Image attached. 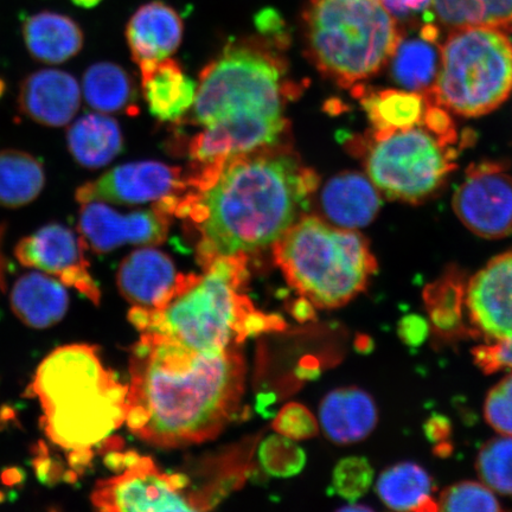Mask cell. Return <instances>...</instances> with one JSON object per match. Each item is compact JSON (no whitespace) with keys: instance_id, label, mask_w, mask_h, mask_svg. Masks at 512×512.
<instances>
[{"instance_id":"cell-1","label":"cell","mask_w":512,"mask_h":512,"mask_svg":"<svg viewBox=\"0 0 512 512\" xmlns=\"http://www.w3.org/2000/svg\"><path fill=\"white\" fill-rule=\"evenodd\" d=\"M246 374L240 345L204 354L143 332L130 358L128 430L162 448L213 440L238 415Z\"/></svg>"},{"instance_id":"cell-2","label":"cell","mask_w":512,"mask_h":512,"mask_svg":"<svg viewBox=\"0 0 512 512\" xmlns=\"http://www.w3.org/2000/svg\"><path fill=\"white\" fill-rule=\"evenodd\" d=\"M319 178L294 152L278 144L229 158L219 178L198 194L178 198L174 217L200 234L202 268L221 256L273 246L298 220Z\"/></svg>"},{"instance_id":"cell-3","label":"cell","mask_w":512,"mask_h":512,"mask_svg":"<svg viewBox=\"0 0 512 512\" xmlns=\"http://www.w3.org/2000/svg\"><path fill=\"white\" fill-rule=\"evenodd\" d=\"M203 271L179 274L175 293L160 309L133 306L130 322L142 334L168 336L204 354H220L249 336L285 329L283 318L259 311L243 293L249 279L247 254L221 256Z\"/></svg>"},{"instance_id":"cell-4","label":"cell","mask_w":512,"mask_h":512,"mask_svg":"<svg viewBox=\"0 0 512 512\" xmlns=\"http://www.w3.org/2000/svg\"><path fill=\"white\" fill-rule=\"evenodd\" d=\"M28 393L40 402L48 439L68 452L105 445L126 421L128 386L102 364L94 345L69 344L50 352Z\"/></svg>"},{"instance_id":"cell-5","label":"cell","mask_w":512,"mask_h":512,"mask_svg":"<svg viewBox=\"0 0 512 512\" xmlns=\"http://www.w3.org/2000/svg\"><path fill=\"white\" fill-rule=\"evenodd\" d=\"M275 264L293 290L319 309H337L366 291L377 272L369 241L343 229L302 216L274 243Z\"/></svg>"},{"instance_id":"cell-6","label":"cell","mask_w":512,"mask_h":512,"mask_svg":"<svg viewBox=\"0 0 512 512\" xmlns=\"http://www.w3.org/2000/svg\"><path fill=\"white\" fill-rule=\"evenodd\" d=\"M303 23L310 59L343 88L373 78L402 40L381 0H309Z\"/></svg>"},{"instance_id":"cell-7","label":"cell","mask_w":512,"mask_h":512,"mask_svg":"<svg viewBox=\"0 0 512 512\" xmlns=\"http://www.w3.org/2000/svg\"><path fill=\"white\" fill-rule=\"evenodd\" d=\"M512 93V42L505 32L469 27L451 30L440 49L428 104L476 118L495 111Z\"/></svg>"},{"instance_id":"cell-8","label":"cell","mask_w":512,"mask_h":512,"mask_svg":"<svg viewBox=\"0 0 512 512\" xmlns=\"http://www.w3.org/2000/svg\"><path fill=\"white\" fill-rule=\"evenodd\" d=\"M284 67L266 43L249 40L227 47L201 73L192 105L195 120L204 127L236 115L285 118L294 92Z\"/></svg>"},{"instance_id":"cell-9","label":"cell","mask_w":512,"mask_h":512,"mask_svg":"<svg viewBox=\"0 0 512 512\" xmlns=\"http://www.w3.org/2000/svg\"><path fill=\"white\" fill-rule=\"evenodd\" d=\"M457 151L424 127L371 140L364 165L375 187L392 200L418 204L443 187L456 169Z\"/></svg>"},{"instance_id":"cell-10","label":"cell","mask_w":512,"mask_h":512,"mask_svg":"<svg viewBox=\"0 0 512 512\" xmlns=\"http://www.w3.org/2000/svg\"><path fill=\"white\" fill-rule=\"evenodd\" d=\"M105 462L120 475L96 483L91 499L100 511H207L201 497L188 491L187 476L160 471L149 457L112 452Z\"/></svg>"},{"instance_id":"cell-11","label":"cell","mask_w":512,"mask_h":512,"mask_svg":"<svg viewBox=\"0 0 512 512\" xmlns=\"http://www.w3.org/2000/svg\"><path fill=\"white\" fill-rule=\"evenodd\" d=\"M453 209L480 238H507L512 234V176L501 163L471 165L454 194Z\"/></svg>"},{"instance_id":"cell-12","label":"cell","mask_w":512,"mask_h":512,"mask_svg":"<svg viewBox=\"0 0 512 512\" xmlns=\"http://www.w3.org/2000/svg\"><path fill=\"white\" fill-rule=\"evenodd\" d=\"M85 243L64 224L51 222L19 240L15 256L19 264L53 275L66 287H73L95 305L101 293L89 272Z\"/></svg>"},{"instance_id":"cell-13","label":"cell","mask_w":512,"mask_h":512,"mask_svg":"<svg viewBox=\"0 0 512 512\" xmlns=\"http://www.w3.org/2000/svg\"><path fill=\"white\" fill-rule=\"evenodd\" d=\"M192 190L182 170L158 162H139L117 166L93 182L81 185L76 201L117 204L159 202ZM194 191V190H192Z\"/></svg>"},{"instance_id":"cell-14","label":"cell","mask_w":512,"mask_h":512,"mask_svg":"<svg viewBox=\"0 0 512 512\" xmlns=\"http://www.w3.org/2000/svg\"><path fill=\"white\" fill-rule=\"evenodd\" d=\"M78 227L86 248L104 254L125 245H162L168 238L170 216L155 208L120 214L95 201L82 204Z\"/></svg>"},{"instance_id":"cell-15","label":"cell","mask_w":512,"mask_h":512,"mask_svg":"<svg viewBox=\"0 0 512 512\" xmlns=\"http://www.w3.org/2000/svg\"><path fill=\"white\" fill-rule=\"evenodd\" d=\"M288 124L285 118L265 115H236L204 126L192 137L189 155L200 165L222 162L243 153L279 143Z\"/></svg>"},{"instance_id":"cell-16","label":"cell","mask_w":512,"mask_h":512,"mask_svg":"<svg viewBox=\"0 0 512 512\" xmlns=\"http://www.w3.org/2000/svg\"><path fill=\"white\" fill-rule=\"evenodd\" d=\"M471 323L492 341L512 335V249L492 259L466 286Z\"/></svg>"},{"instance_id":"cell-17","label":"cell","mask_w":512,"mask_h":512,"mask_svg":"<svg viewBox=\"0 0 512 512\" xmlns=\"http://www.w3.org/2000/svg\"><path fill=\"white\" fill-rule=\"evenodd\" d=\"M17 105L19 112L38 125L66 126L79 112L81 88L63 70H37L21 82Z\"/></svg>"},{"instance_id":"cell-18","label":"cell","mask_w":512,"mask_h":512,"mask_svg":"<svg viewBox=\"0 0 512 512\" xmlns=\"http://www.w3.org/2000/svg\"><path fill=\"white\" fill-rule=\"evenodd\" d=\"M179 274L174 262L155 248L132 252L121 262L117 284L134 306L160 309L175 293Z\"/></svg>"},{"instance_id":"cell-19","label":"cell","mask_w":512,"mask_h":512,"mask_svg":"<svg viewBox=\"0 0 512 512\" xmlns=\"http://www.w3.org/2000/svg\"><path fill=\"white\" fill-rule=\"evenodd\" d=\"M182 17L170 5L155 0L140 6L126 28L132 59L140 70L169 59L181 46Z\"/></svg>"},{"instance_id":"cell-20","label":"cell","mask_w":512,"mask_h":512,"mask_svg":"<svg viewBox=\"0 0 512 512\" xmlns=\"http://www.w3.org/2000/svg\"><path fill=\"white\" fill-rule=\"evenodd\" d=\"M379 422L376 403L366 390L339 388L325 396L319 408V424L332 443H360L374 432Z\"/></svg>"},{"instance_id":"cell-21","label":"cell","mask_w":512,"mask_h":512,"mask_svg":"<svg viewBox=\"0 0 512 512\" xmlns=\"http://www.w3.org/2000/svg\"><path fill=\"white\" fill-rule=\"evenodd\" d=\"M320 207L338 228L367 227L381 209L379 189L358 172H342L324 185Z\"/></svg>"},{"instance_id":"cell-22","label":"cell","mask_w":512,"mask_h":512,"mask_svg":"<svg viewBox=\"0 0 512 512\" xmlns=\"http://www.w3.org/2000/svg\"><path fill=\"white\" fill-rule=\"evenodd\" d=\"M14 315L31 329L44 330L59 324L66 316L69 297L59 279L40 271L19 277L10 292Z\"/></svg>"},{"instance_id":"cell-23","label":"cell","mask_w":512,"mask_h":512,"mask_svg":"<svg viewBox=\"0 0 512 512\" xmlns=\"http://www.w3.org/2000/svg\"><path fill=\"white\" fill-rule=\"evenodd\" d=\"M22 34L32 59L51 66L73 59L85 41L73 18L54 11L37 12L25 19Z\"/></svg>"},{"instance_id":"cell-24","label":"cell","mask_w":512,"mask_h":512,"mask_svg":"<svg viewBox=\"0 0 512 512\" xmlns=\"http://www.w3.org/2000/svg\"><path fill=\"white\" fill-rule=\"evenodd\" d=\"M140 72L145 100L153 117L176 121L194 105L195 82L175 60L169 57Z\"/></svg>"},{"instance_id":"cell-25","label":"cell","mask_w":512,"mask_h":512,"mask_svg":"<svg viewBox=\"0 0 512 512\" xmlns=\"http://www.w3.org/2000/svg\"><path fill=\"white\" fill-rule=\"evenodd\" d=\"M67 145L70 155L83 168L100 169L123 151L120 127L105 114L83 115L69 127Z\"/></svg>"},{"instance_id":"cell-26","label":"cell","mask_w":512,"mask_h":512,"mask_svg":"<svg viewBox=\"0 0 512 512\" xmlns=\"http://www.w3.org/2000/svg\"><path fill=\"white\" fill-rule=\"evenodd\" d=\"M362 106L373 124L374 139L392 136L421 125L427 106L425 96L407 89H384L362 94Z\"/></svg>"},{"instance_id":"cell-27","label":"cell","mask_w":512,"mask_h":512,"mask_svg":"<svg viewBox=\"0 0 512 512\" xmlns=\"http://www.w3.org/2000/svg\"><path fill=\"white\" fill-rule=\"evenodd\" d=\"M376 492L387 508L395 511H435L433 482L418 464L405 462L388 467L377 479Z\"/></svg>"},{"instance_id":"cell-28","label":"cell","mask_w":512,"mask_h":512,"mask_svg":"<svg viewBox=\"0 0 512 512\" xmlns=\"http://www.w3.org/2000/svg\"><path fill=\"white\" fill-rule=\"evenodd\" d=\"M43 163L29 152L0 151V207L18 209L37 200L46 187Z\"/></svg>"},{"instance_id":"cell-29","label":"cell","mask_w":512,"mask_h":512,"mask_svg":"<svg viewBox=\"0 0 512 512\" xmlns=\"http://www.w3.org/2000/svg\"><path fill=\"white\" fill-rule=\"evenodd\" d=\"M432 8L439 23L450 30L512 31V0H432Z\"/></svg>"},{"instance_id":"cell-30","label":"cell","mask_w":512,"mask_h":512,"mask_svg":"<svg viewBox=\"0 0 512 512\" xmlns=\"http://www.w3.org/2000/svg\"><path fill=\"white\" fill-rule=\"evenodd\" d=\"M82 92L87 104L100 113L133 110L136 99L130 75L110 62L95 63L86 70Z\"/></svg>"},{"instance_id":"cell-31","label":"cell","mask_w":512,"mask_h":512,"mask_svg":"<svg viewBox=\"0 0 512 512\" xmlns=\"http://www.w3.org/2000/svg\"><path fill=\"white\" fill-rule=\"evenodd\" d=\"M390 60L393 78L401 87L422 95L431 91L440 64V53L434 41L421 35L401 40Z\"/></svg>"},{"instance_id":"cell-32","label":"cell","mask_w":512,"mask_h":512,"mask_svg":"<svg viewBox=\"0 0 512 512\" xmlns=\"http://www.w3.org/2000/svg\"><path fill=\"white\" fill-rule=\"evenodd\" d=\"M476 470L482 483L504 496H512V438L488 441L478 453Z\"/></svg>"},{"instance_id":"cell-33","label":"cell","mask_w":512,"mask_h":512,"mask_svg":"<svg viewBox=\"0 0 512 512\" xmlns=\"http://www.w3.org/2000/svg\"><path fill=\"white\" fill-rule=\"evenodd\" d=\"M438 510L443 511H501L495 492L483 483L463 482L451 486L440 495Z\"/></svg>"},{"instance_id":"cell-34","label":"cell","mask_w":512,"mask_h":512,"mask_svg":"<svg viewBox=\"0 0 512 512\" xmlns=\"http://www.w3.org/2000/svg\"><path fill=\"white\" fill-rule=\"evenodd\" d=\"M373 482V466L363 457L342 459L332 475V488L336 494L351 503L366 495Z\"/></svg>"},{"instance_id":"cell-35","label":"cell","mask_w":512,"mask_h":512,"mask_svg":"<svg viewBox=\"0 0 512 512\" xmlns=\"http://www.w3.org/2000/svg\"><path fill=\"white\" fill-rule=\"evenodd\" d=\"M260 460L266 471L273 476L297 475L303 470L305 453L302 448L284 435L268 438L260 450Z\"/></svg>"},{"instance_id":"cell-36","label":"cell","mask_w":512,"mask_h":512,"mask_svg":"<svg viewBox=\"0 0 512 512\" xmlns=\"http://www.w3.org/2000/svg\"><path fill=\"white\" fill-rule=\"evenodd\" d=\"M431 290L438 294V300L431 303L434 324L443 330L452 329L459 323L460 306L465 303V286L460 284L458 275L453 274L447 275Z\"/></svg>"},{"instance_id":"cell-37","label":"cell","mask_w":512,"mask_h":512,"mask_svg":"<svg viewBox=\"0 0 512 512\" xmlns=\"http://www.w3.org/2000/svg\"><path fill=\"white\" fill-rule=\"evenodd\" d=\"M484 416L496 432L512 438V373L499 381L486 396Z\"/></svg>"},{"instance_id":"cell-38","label":"cell","mask_w":512,"mask_h":512,"mask_svg":"<svg viewBox=\"0 0 512 512\" xmlns=\"http://www.w3.org/2000/svg\"><path fill=\"white\" fill-rule=\"evenodd\" d=\"M274 430L292 440L315 438L319 425L315 416L300 403H288L274 421Z\"/></svg>"},{"instance_id":"cell-39","label":"cell","mask_w":512,"mask_h":512,"mask_svg":"<svg viewBox=\"0 0 512 512\" xmlns=\"http://www.w3.org/2000/svg\"><path fill=\"white\" fill-rule=\"evenodd\" d=\"M475 361L485 373H495L501 369L512 370V335L495 343L475 349Z\"/></svg>"},{"instance_id":"cell-40","label":"cell","mask_w":512,"mask_h":512,"mask_svg":"<svg viewBox=\"0 0 512 512\" xmlns=\"http://www.w3.org/2000/svg\"><path fill=\"white\" fill-rule=\"evenodd\" d=\"M421 125L437 137L441 143L450 146L457 143L456 126L444 107L427 102Z\"/></svg>"},{"instance_id":"cell-41","label":"cell","mask_w":512,"mask_h":512,"mask_svg":"<svg viewBox=\"0 0 512 512\" xmlns=\"http://www.w3.org/2000/svg\"><path fill=\"white\" fill-rule=\"evenodd\" d=\"M256 27L265 37H271L272 40L284 46L288 40L284 19L280 17L275 10H264L256 16Z\"/></svg>"},{"instance_id":"cell-42","label":"cell","mask_w":512,"mask_h":512,"mask_svg":"<svg viewBox=\"0 0 512 512\" xmlns=\"http://www.w3.org/2000/svg\"><path fill=\"white\" fill-rule=\"evenodd\" d=\"M428 334V324L419 316H407L399 324V335L409 345H419L425 341Z\"/></svg>"},{"instance_id":"cell-43","label":"cell","mask_w":512,"mask_h":512,"mask_svg":"<svg viewBox=\"0 0 512 512\" xmlns=\"http://www.w3.org/2000/svg\"><path fill=\"white\" fill-rule=\"evenodd\" d=\"M381 2L395 19H403V21L432 6V0H381Z\"/></svg>"},{"instance_id":"cell-44","label":"cell","mask_w":512,"mask_h":512,"mask_svg":"<svg viewBox=\"0 0 512 512\" xmlns=\"http://www.w3.org/2000/svg\"><path fill=\"white\" fill-rule=\"evenodd\" d=\"M451 426L444 416H434L426 425L427 437L433 441H440L450 433Z\"/></svg>"},{"instance_id":"cell-45","label":"cell","mask_w":512,"mask_h":512,"mask_svg":"<svg viewBox=\"0 0 512 512\" xmlns=\"http://www.w3.org/2000/svg\"><path fill=\"white\" fill-rule=\"evenodd\" d=\"M6 233V224L0 223V294L5 293L6 291V270H8V265H6L5 255L3 253V242Z\"/></svg>"},{"instance_id":"cell-46","label":"cell","mask_w":512,"mask_h":512,"mask_svg":"<svg viewBox=\"0 0 512 512\" xmlns=\"http://www.w3.org/2000/svg\"><path fill=\"white\" fill-rule=\"evenodd\" d=\"M73 3L83 9H93L101 3V0H73Z\"/></svg>"}]
</instances>
